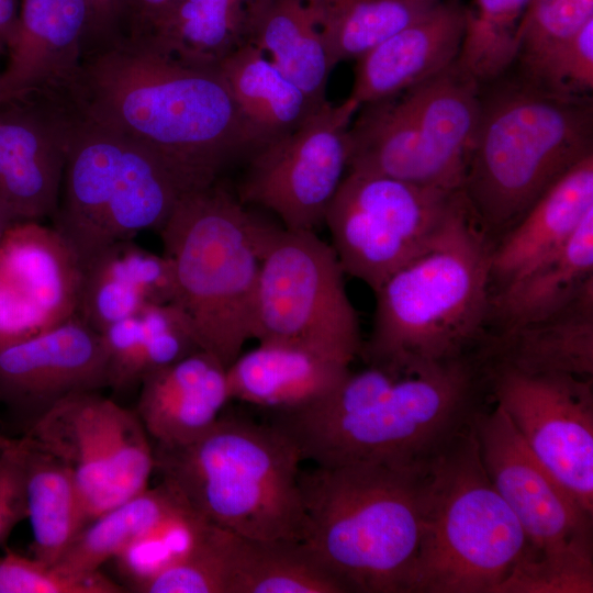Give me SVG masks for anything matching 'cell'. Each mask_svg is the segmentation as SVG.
<instances>
[{
	"label": "cell",
	"instance_id": "obj_1",
	"mask_svg": "<svg viewBox=\"0 0 593 593\" xmlns=\"http://www.w3.org/2000/svg\"><path fill=\"white\" fill-rule=\"evenodd\" d=\"M48 94L150 149L190 191L219 181L268 143L217 69L189 65L144 36L122 35L85 52L76 72Z\"/></svg>",
	"mask_w": 593,
	"mask_h": 593
},
{
	"label": "cell",
	"instance_id": "obj_2",
	"mask_svg": "<svg viewBox=\"0 0 593 593\" xmlns=\"http://www.w3.org/2000/svg\"><path fill=\"white\" fill-rule=\"evenodd\" d=\"M488 399L477 354L404 371L368 363L315 403L273 413L271 425L315 466H415L469 426Z\"/></svg>",
	"mask_w": 593,
	"mask_h": 593
},
{
	"label": "cell",
	"instance_id": "obj_3",
	"mask_svg": "<svg viewBox=\"0 0 593 593\" xmlns=\"http://www.w3.org/2000/svg\"><path fill=\"white\" fill-rule=\"evenodd\" d=\"M492 247L460 190L428 244L373 292L366 361L404 371L478 354L488 334Z\"/></svg>",
	"mask_w": 593,
	"mask_h": 593
},
{
	"label": "cell",
	"instance_id": "obj_4",
	"mask_svg": "<svg viewBox=\"0 0 593 593\" xmlns=\"http://www.w3.org/2000/svg\"><path fill=\"white\" fill-rule=\"evenodd\" d=\"M429 461L301 470L302 541L348 592L405 593L422 537Z\"/></svg>",
	"mask_w": 593,
	"mask_h": 593
},
{
	"label": "cell",
	"instance_id": "obj_5",
	"mask_svg": "<svg viewBox=\"0 0 593 593\" xmlns=\"http://www.w3.org/2000/svg\"><path fill=\"white\" fill-rule=\"evenodd\" d=\"M593 154V103L524 78L483 98L462 194L493 242L566 171Z\"/></svg>",
	"mask_w": 593,
	"mask_h": 593
},
{
	"label": "cell",
	"instance_id": "obj_6",
	"mask_svg": "<svg viewBox=\"0 0 593 593\" xmlns=\"http://www.w3.org/2000/svg\"><path fill=\"white\" fill-rule=\"evenodd\" d=\"M153 448L154 471L201 519L243 537L303 540V459L273 425L221 415L188 443Z\"/></svg>",
	"mask_w": 593,
	"mask_h": 593
},
{
	"label": "cell",
	"instance_id": "obj_7",
	"mask_svg": "<svg viewBox=\"0 0 593 593\" xmlns=\"http://www.w3.org/2000/svg\"><path fill=\"white\" fill-rule=\"evenodd\" d=\"M272 225L216 181L183 193L158 231L175 268L176 304L202 350L226 368L253 338L261 250Z\"/></svg>",
	"mask_w": 593,
	"mask_h": 593
},
{
	"label": "cell",
	"instance_id": "obj_8",
	"mask_svg": "<svg viewBox=\"0 0 593 593\" xmlns=\"http://www.w3.org/2000/svg\"><path fill=\"white\" fill-rule=\"evenodd\" d=\"M526 551L522 526L483 466L473 419L429 461L405 593H500Z\"/></svg>",
	"mask_w": 593,
	"mask_h": 593
},
{
	"label": "cell",
	"instance_id": "obj_9",
	"mask_svg": "<svg viewBox=\"0 0 593 593\" xmlns=\"http://www.w3.org/2000/svg\"><path fill=\"white\" fill-rule=\"evenodd\" d=\"M67 111L68 149L54 227L83 266L115 242L159 231L190 190L147 147Z\"/></svg>",
	"mask_w": 593,
	"mask_h": 593
},
{
	"label": "cell",
	"instance_id": "obj_10",
	"mask_svg": "<svg viewBox=\"0 0 593 593\" xmlns=\"http://www.w3.org/2000/svg\"><path fill=\"white\" fill-rule=\"evenodd\" d=\"M474 417L480 456L527 539L502 593H592V517L539 462L491 399Z\"/></svg>",
	"mask_w": 593,
	"mask_h": 593
},
{
	"label": "cell",
	"instance_id": "obj_11",
	"mask_svg": "<svg viewBox=\"0 0 593 593\" xmlns=\"http://www.w3.org/2000/svg\"><path fill=\"white\" fill-rule=\"evenodd\" d=\"M332 245L273 224L261 250L253 338L301 346L347 365L361 353L358 314Z\"/></svg>",
	"mask_w": 593,
	"mask_h": 593
},
{
	"label": "cell",
	"instance_id": "obj_12",
	"mask_svg": "<svg viewBox=\"0 0 593 593\" xmlns=\"http://www.w3.org/2000/svg\"><path fill=\"white\" fill-rule=\"evenodd\" d=\"M23 436L71 471L87 524L148 488L154 471L149 435L136 412L98 391L54 403Z\"/></svg>",
	"mask_w": 593,
	"mask_h": 593
},
{
	"label": "cell",
	"instance_id": "obj_13",
	"mask_svg": "<svg viewBox=\"0 0 593 593\" xmlns=\"http://www.w3.org/2000/svg\"><path fill=\"white\" fill-rule=\"evenodd\" d=\"M459 191L348 169L324 221L345 275L376 292L428 244Z\"/></svg>",
	"mask_w": 593,
	"mask_h": 593
},
{
	"label": "cell",
	"instance_id": "obj_14",
	"mask_svg": "<svg viewBox=\"0 0 593 593\" xmlns=\"http://www.w3.org/2000/svg\"><path fill=\"white\" fill-rule=\"evenodd\" d=\"M359 109L349 98L326 101L298 128L265 144L246 161L237 198L272 212L284 228L315 232L348 170V131Z\"/></svg>",
	"mask_w": 593,
	"mask_h": 593
},
{
	"label": "cell",
	"instance_id": "obj_15",
	"mask_svg": "<svg viewBox=\"0 0 593 593\" xmlns=\"http://www.w3.org/2000/svg\"><path fill=\"white\" fill-rule=\"evenodd\" d=\"M483 366L489 398L539 462L593 515V378Z\"/></svg>",
	"mask_w": 593,
	"mask_h": 593
},
{
	"label": "cell",
	"instance_id": "obj_16",
	"mask_svg": "<svg viewBox=\"0 0 593 593\" xmlns=\"http://www.w3.org/2000/svg\"><path fill=\"white\" fill-rule=\"evenodd\" d=\"M70 115L48 96L0 105V211L13 223L55 215Z\"/></svg>",
	"mask_w": 593,
	"mask_h": 593
},
{
	"label": "cell",
	"instance_id": "obj_17",
	"mask_svg": "<svg viewBox=\"0 0 593 593\" xmlns=\"http://www.w3.org/2000/svg\"><path fill=\"white\" fill-rule=\"evenodd\" d=\"M104 387L102 336L78 315L0 349V402L30 422L64 398Z\"/></svg>",
	"mask_w": 593,
	"mask_h": 593
},
{
	"label": "cell",
	"instance_id": "obj_18",
	"mask_svg": "<svg viewBox=\"0 0 593 593\" xmlns=\"http://www.w3.org/2000/svg\"><path fill=\"white\" fill-rule=\"evenodd\" d=\"M89 21L87 0H22L0 74L2 104L65 83L79 67Z\"/></svg>",
	"mask_w": 593,
	"mask_h": 593
},
{
	"label": "cell",
	"instance_id": "obj_19",
	"mask_svg": "<svg viewBox=\"0 0 593 593\" xmlns=\"http://www.w3.org/2000/svg\"><path fill=\"white\" fill-rule=\"evenodd\" d=\"M81 278L77 253L54 226L13 223L0 240V292L46 329L77 315Z\"/></svg>",
	"mask_w": 593,
	"mask_h": 593
},
{
	"label": "cell",
	"instance_id": "obj_20",
	"mask_svg": "<svg viewBox=\"0 0 593 593\" xmlns=\"http://www.w3.org/2000/svg\"><path fill=\"white\" fill-rule=\"evenodd\" d=\"M463 31L465 7L457 0H440L356 60L348 98L361 107L399 94L440 72L456 61Z\"/></svg>",
	"mask_w": 593,
	"mask_h": 593
},
{
	"label": "cell",
	"instance_id": "obj_21",
	"mask_svg": "<svg viewBox=\"0 0 593 593\" xmlns=\"http://www.w3.org/2000/svg\"><path fill=\"white\" fill-rule=\"evenodd\" d=\"M136 413L150 439L180 445L202 435L232 400L226 367L198 350L141 381Z\"/></svg>",
	"mask_w": 593,
	"mask_h": 593
},
{
	"label": "cell",
	"instance_id": "obj_22",
	"mask_svg": "<svg viewBox=\"0 0 593 593\" xmlns=\"http://www.w3.org/2000/svg\"><path fill=\"white\" fill-rule=\"evenodd\" d=\"M176 300L171 259L125 239L107 246L82 266L77 315L101 333L147 304Z\"/></svg>",
	"mask_w": 593,
	"mask_h": 593
},
{
	"label": "cell",
	"instance_id": "obj_23",
	"mask_svg": "<svg viewBox=\"0 0 593 593\" xmlns=\"http://www.w3.org/2000/svg\"><path fill=\"white\" fill-rule=\"evenodd\" d=\"M350 365L296 345L258 342L226 368L232 400L272 413L306 407L329 393Z\"/></svg>",
	"mask_w": 593,
	"mask_h": 593
},
{
	"label": "cell",
	"instance_id": "obj_24",
	"mask_svg": "<svg viewBox=\"0 0 593 593\" xmlns=\"http://www.w3.org/2000/svg\"><path fill=\"white\" fill-rule=\"evenodd\" d=\"M593 211V154L556 182L501 236L490 257V293L561 245Z\"/></svg>",
	"mask_w": 593,
	"mask_h": 593
},
{
	"label": "cell",
	"instance_id": "obj_25",
	"mask_svg": "<svg viewBox=\"0 0 593 593\" xmlns=\"http://www.w3.org/2000/svg\"><path fill=\"white\" fill-rule=\"evenodd\" d=\"M480 83L456 61L396 94L451 191L462 188L481 113Z\"/></svg>",
	"mask_w": 593,
	"mask_h": 593
},
{
	"label": "cell",
	"instance_id": "obj_26",
	"mask_svg": "<svg viewBox=\"0 0 593 593\" xmlns=\"http://www.w3.org/2000/svg\"><path fill=\"white\" fill-rule=\"evenodd\" d=\"M592 283L593 211L563 245L490 293L486 337L550 316Z\"/></svg>",
	"mask_w": 593,
	"mask_h": 593
},
{
	"label": "cell",
	"instance_id": "obj_27",
	"mask_svg": "<svg viewBox=\"0 0 593 593\" xmlns=\"http://www.w3.org/2000/svg\"><path fill=\"white\" fill-rule=\"evenodd\" d=\"M479 354L527 373L593 378V283L550 316L488 336Z\"/></svg>",
	"mask_w": 593,
	"mask_h": 593
},
{
	"label": "cell",
	"instance_id": "obj_28",
	"mask_svg": "<svg viewBox=\"0 0 593 593\" xmlns=\"http://www.w3.org/2000/svg\"><path fill=\"white\" fill-rule=\"evenodd\" d=\"M246 43L261 52L318 107L331 65L307 0H248Z\"/></svg>",
	"mask_w": 593,
	"mask_h": 593
},
{
	"label": "cell",
	"instance_id": "obj_29",
	"mask_svg": "<svg viewBox=\"0 0 593 593\" xmlns=\"http://www.w3.org/2000/svg\"><path fill=\"white\" fill-rule=\"evenodd\" d=\"M363 107L348 131V169L449 190L398 96Z\"/></svg>",
	"mask_w": 593,
	"mask_h": 593
},
{
	"label": "cell",
	"instance_id": "obj_30",
	"mask_svg": "<svg viewBox=\"0 0 593 593\" xmlns=\"http://www.w3.org/2000/svg\"><path fill=\"white\" fill-rule=\"evenodd\" d=\"M217 70L242 114L268 143L298 128L322 107L250 44L231 53Z\"/></svg>",
	"mask_w": 593,
	"mask_h": 593
},
{
	"label": "cell",
	"instance_id": "obj_31",
	"mask_svg": "<svg viewBox=\"0 0 593 593\" xmlns=\"http://www.w3.org/2000/svg\"><path fill=\"white\" fill-rule=\"evenodd\" d=\"M343 582L303 541L232 533L227 593H346Z\"/></svg>",
	"mask_w": 593,
	"mask_h": 593
},
{
	"label": "cell",
	"instance_id": "obj_32",
	"mask_svg": "<svg viewBox=\"0 0 593 593\" xmlns=\"http://www.w3.org/2000/svg\"><path fill=\"white\" fill-rule=\"evenodd\" d=\"M187 512L191 511L160 482L89 522L54 564L74 574L96 572L154 529Z\"/></svg>",
	"mask_w": 593,
	"mask_h": 593
},
{
	"label": "cell",
	"instance_id": "obj_33",
	"mask_svg": "<svg viewBox=\"0 0 593 593\" xmlns=\"http://www.w3.org/2000/svg\"><path fill=\"white\" fill-rule=\"evenodd\" d=\"M24 452L27 517L32 556L54 564L87 525L75 478L59 459L21 438Z\"/></svg>",
	"mask_w": 593,
	"mask_h": 593
},
{
	"label": "cell",
	"instance_id": "obj_34",
	"mask_svg": "<svg viewBox=\"0 0 593 593\" xmlns=\"http://www.w3.org/2000/svg\"><path fill=\"white\" fill-rule=\"evenodd\" d=\"M248 0H181L148 38L158 49L189 65L217 69L246 43Z\"/></svg>",
	"mask_w": 593,
	"mask_h": 593
},
{
	"label": "cell",
	"instance_id": "obj_35",
	"mask_svg": "<svg viewBox=\"0 0 593 593\" xmlns=\"http://www.w3.org/2000/svg\"><path fill=\"white\" fill-rule=\"evenodd\" d=\"M309 1V0H307ZM440 0H350L334 5L309 1L333 68L358 59L432 10Z\"/></svg>",
	"mask_w": 593,
	"mask_h": 593
},
{
	"label": "cell",
	"instance_id": "obj_36",
	"mask_svg": "<svg viewBox=\"0 0 593 593\" xmlns=\"http://www.w3.org/2000/svg\"><path fill=\"white\" fill-rule=\"evenodd\" d=\"M532 0H472L456 64L480 85L499 79L516 61L519 30Z\"/></svg>",
	"mask_w": 593,
	"mask_h": 593
},
{
	"label": "cell",
	"instance_id": "obj_37",
	"mask_svg": "<svg viewBox=\"0 0 593 593\" xmlns=\"http://www.w3.org/2000/svg\"><path fill=\"white\" fill-rule=\"evenodd\" d=\"M232 532L203 522L186 555L137 593H227Z\"/></svg>",
	"mask_w": 593,
	"mask_h": 593
},
{
	"label": "cell",
	"instance_id": "obj_38",
	"mask_svg": "<svg viewBox=\"0 0 593 593\" xmlns=\"http://www.w3.org/2000/svg\"><path fill=\"white\" fill-rule=\"evenodd\" d=\"M593 0H532L519 30L516 61L534 79L550 57L588 21Z\"/></svg>",
	"mask_w": 593,
	"mask_h": 593
},
{
	"label": "cell",
	"instance_id": "obj_39",
	"mask_svg": "<svg viewBox=\"0 0 593 593\" xmlns=\"http://www.w3.org/2000/svg\"><path fill=\"white\" fill-rule=\"evenodd\" d=\"M204 521L192 512L179 515L154 529L115 557L118 569L136 592L143 584L178 562L189 550Z\"/></svg>",
	"mask_w": 593,
	"mask_h": 593
},
{
	"label": "cell",
	"instance_id": "obj_40",
	"mask_svg": "<svg viewBox=\"0 0 593 593\" xmlns=\"http://www.w3.org/2000/svg\"><path fill=\"white\" fill-rule=\"evenodd\" d=\"M128 592L101 570L64 572L33 556L5 549L0 556V593H123Z\"/></svg>",
	"mask_w": 593,
	"mask_h": 593
},
{
	"label": "cell",
	"instance_id": "obj_41",
	"mask_svg": "<svg viewBox=\"0 0 593 593\" xmlns=\"http://www.w3.org/2000/svg\"><path fill=\"white\" fill-rule=\"evenodd\" d=\"M137 315L139 383L147 374L202 349L190 318L178 304H147Z\"/></svg>",
	"mask_w": 593,
	"mask_h": 593
},
{
	"label": "cell",
	"instance_id": "obj_42",
	"mask_svg": "<svg viewBox=\"0 0 593 593\" xmlns=\"http://www.w3.org/2000/svg\"><path fill=\"white\" fill-rule=\"evenodd\" d=\"M530 81L558 93L588 96L593 89V19L571 36Z\"/></svg>",
	"mask_w": 593,
	"mask_h": 593
},
{
	"label": "cell",
	"instance_id": "obj_43",
	"mask_svg": "<svg viewBox=\"0 0 593 593\" xmlns=\"http://www.w3.org/2000/svg\"><path fill=\"white\" fill-rule=\"evenodd\" d=\"M26 517L24 452L19 438L0 454V547H5Z\"/></svg>",
	"mask_w": 593,
	"mask_h": 593
},
{
	"label": "cell",
	"instance_id": "obj_44",
	"mask_svg": "<svg viewBox=\"0 0 593 593\" xmlns=\"http://www.w3.org/2000/svg\"><path fill=\"white\" fill-rule=\"evenodd\" d=\"M126 1L87 0L90 9V21L83 40L82 53L122 36Z\"/></svg>",
	"mask_w": 593,
	"mask_h": 593
},
{
	"label": "cell",
	"instance_id": "obj_45",
	"mask_svg": "<svg viewBox=\"0 0 593 593\" xmlns=\"http://www.w3.org/2000/svg\"><path fill=\"white\" fill-rule=\"evenodd\" d=\"M177 7V0H127L123 26L125 36L149 34L164 22Z\"/></svg>",
	"mask_w": 593,
	"mask_h": 593
},
{
	"label": "cell",
	"instance_id": "obj_46",
	"mask_svg": "<svg viewBox=\"0 0 593 593\" xmlns=\"http://www.w3.org/2000/svg\"><path fill=\"white\" fill-rule=\"evenodd\" d=\"M16 0H0V49L5 47L18 20Z\"/></svg>",
	"mask_w": 593,
	"mask_h": 593
},
{
	"label": "cell",
	"instance_id": "obj_47",
	"mask_svg": "<svg viewBox=\"0 0 593 593\" xmlns=\"http://www.w3.org/2000/svg\"><path fill=\"white\" fill-rule=\"evenodd\" d=\"M13 224V222L0 211V240L3 237L7 230Z\"/></svg>",
	"mask_w": 593,
	"mask_h": 593
},
{
	"label": "cell",
	"instance_id": "obj_48",
	"mask_svg": "<svg viewBox=\"0 0 593 593\" xmlns=\"http://www.w3.org/2000/svg\"><path fill=\"white\" fill-rule=\"evenodd\" d=\"M309 1L317 5H334V4H339V3L347 2L350 0H309Z\"/></svg>",
	"mask_w": 593,
	"mask_h": 593
},
{
	"label": "cell",
	"instance_id": "obj_49",
	"mask_svg": "<svg viewBox=\"0 0 593 593\" xmlns=\"http://www.w3.org/2000/svg\"><path fill=\"white\" fill-rule=\"evenodd\" d=\"M14 439L12 438H8L5 436H2L0 434V454L5 449L8 448L12 443H13Z\"/></svg>",
	"mask_w": 593,
	"mask_h": 593
},
{
	"label": "cell",
	"instance_id": "obj_50",
	"mask_svg": "<svg viewBox=\"0 0 593 593\" xmlns=\"http://www.w3.org/2000/svg\"><path fill=\"white\" fill-rule=\"evenodd\" d=\"M180 1H181V0H177V5H178V3H179Z\"/></svg>",
	"mask_w": 593,
	"mask_h": 593
},
{
	"label": "cell",
	"instance_id": "obj_51",
	"mask_svg": "<svg viewBox=\"0 0 593 593\" xmlns=\"http://www.w3.org/2000/svg\"><path fill=\"white\" fill-rule=\"evenodd\" d=\"M1 104H2V102H1V99H0V105H1Z\"/></svg>",
	"mask_w": 593,
	"mask_h": 593
}]
</instances>
